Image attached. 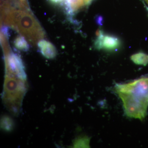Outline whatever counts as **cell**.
Here are the masks:
<instances>
[{
	"instance_id": "6da1fadb",
	"label": "cell",
	"mask_w": 148,
	"mask_h": 148,
	"mask_svg": "<svg viewBox=\"0 0 148 148\" xmlns=\"http://www.w3.org/2000/svg\"><path fill=\"white\" fill-rule=\"evenodd\" d=\"M114 90L121 99L126 115L143 121L147 115L148 108V77L126 83L117 84Z\"/></svg>"
},
{
	"instance_id": "7a4b0ae2",
	"label": "cell",
	"mask_w": 148,
	"mask_h": 148,
	"mask_svg": "<svg viewBox=\"0 0 148 148\" xmlns=\"http://www.w3.org/2000/svg\"><path fill=\"white\" fill-rule=\"evenodd\" d=\"M1 23L17 31L33 46L38 45L45 36L39 22L30 10L11 9L1 18Z\"/></svg>"
},
{
	"instance_id": "3957f363",
	"label": "cell",
	"mask_w": 148,
	"mask_h": 148,
	"mask_svg": "<svg viewBox=\"0 0 148 148\" xmlns=\"http://www.w3.org/2000/svg\"><path fill=\"white\" fill-rule=\"evenodd\" d=\"M96 36L94 47L98 50L114 51L120 47V40L113 35L105 34L103 31L100 30L97 32Z\"/></svg>"
},
{
	"instance_id": "277c9868",
	"label": "cell",
	"mask_w": 148,
	"mask_h": 148,
	"mask_svg": "<svg viewBox=\"0 0 148 148\" xmlns=\"http://www.w3.org/2000/svg\"><path fill=\"white\" fill-rule=\"evenodd\" d=\"M6 66L10 72L16 73L18 77L25 78L24 67L20 57L15 53L9 54L6 60Z\"/></svg>"
},
{
	"instance_id": "5b68a950",
	"label": "cell",
	"mask_w": 148,
	"mask_h": 148,
	"mask_svg": "<svg viewBox=\"0 0 148 148\" xmlns=\"http://www.w3.org/2000/svg\"><path fill=\"white\" fill-rule=\"evenodd\" d=\"M38 45L42 54L46 58L52 59L56 56L57 53L56 48L49 42L42 40L38 43Z\"/></svg>"
},
{
	"instance_id": "8992f818",
	"label": "cell",
	"mask_w": 148,
	"mask_h": 148,
	"mask_svg": "<svg viewBox=\"0 0 148 148\" xmlns=\"http://www.w3.org/2000/svg\"><path fill=\"white\" fill-rule=\"evenodd\" d=\"M131 61L136 65L146 66L148 64V54L143 52L135 53L130 56Z\"/></svg>"
},
{
	"instance_id": "52a82bcc",
	"label": "cell",
	"mask_w": 148,
	"mask_h": 148,
	"mask_svg": "<svg viewBox=\"0 0 148 148\" xmlns=\"http://www.w3.org/2000/svg\"><path fill=\"white\" fill-rule=\"evenodd\" d=\"M14 45L18 50L23 51H27L29 49L28 42L24 37L21 36L15 38L14 41Z\"/></svg>"
},
{
	"instance_id": "ba28073f",
	"label": "cell",
	"mask_w": 148,
	"mask_h": 148,
	"mask_svg": "<svg viewBox=\"0 0 148 148\" xmlns=\"http://www.w3.org/2000/svg\"><path fill=\"white\" fill-rule=\"evenodd\" d=\"M89 139L87 138H81L75 143L76 147H89Z\"/></svg>"
},
{
	"instance_id": "9c48e42d",
	"label": "cell",
	"mask_w": 148,
	"mask_h": 148,
	"mask_svg": "<svg viewBox=\"0 0 148 148\" xmlns=\"http://www.w3.org/2000/svg\"><path fill=\"white\" fill-rule=\"evenodd\" d=\"M144 1H145L148 4V0H144Z\"/></svg>"
}]
</instances>
